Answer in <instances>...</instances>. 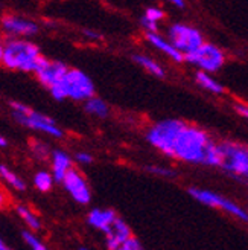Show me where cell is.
Masks as SVG:
<instances>
[{"label": "cell", "mask_w": 248, "mask_h": 250, "mask_svg": "<svg viewBox=\"0 0 248 250\" xmlns=\"http://www.w3.org/2000/svg\"><path fill=\"white\" fill-rule=\"evenodd\" d=\"M171 159H177L191 165L221 167L219 145L206 130L188 122L177 134Z\"/></svg>", "instance_id": "1"}, {"label": "cell", "mask_w": 248, "mask_h": 250, "mask_svg": "<svg viewBox=\"0 0 248 250\" xmlns=\"http://www.w3.org/2000/svg\"><path fill=\"white\" fill-rule=\"evenodd\" d=\"M41 58L40 47L21 39H8L3 46L2 64L11 70L35 72Z\"/></svg>", "instance_id": "2"}, {"label": "cell", "mask_w": 248, "mask_h": 250, "mask_svg": "<svg viewBox=\"0 0 248 250\" xmlns=\"http://www.w3.org/2000/svg\"><path fill=\"white\" fill-rule=\"evenodd\" d=\"M52 98L57 101L73 99V101H89L95 96V84L87 73L79 69H69L66 77L52 89H49Z\"/></svg>", "instance_id": "3"}, {"label": "cell", "mask_w": 248, "mask_h": 250, "mask_svg": "<svg viewBox=\"0 0 248 250\" xmlns=\"http://www.w3.org/2000/svg\"><path fill=\"white\" fill-rule=\"evenodd\" d=\"M9 105L12 108V116H14V119L19 124L24 125L26 128L44 133L47 136L55 137V139H59V137L64 136V131L58 127V124L52 118L40 113V111L32 110L31 107L24 105L23 103L11 101Z\"/></svg>", "instance_id": "4"}, {"label": "cell", "mask_w": 248, "mask_h": 250, "mask_svg": "<svg viewBox=\"0 0 248 250\" xmlns=\"http://www.w3.org/2000/svg\"><path fill=\"white\" fill-rule=\"evenodd\" d=\"M221 167L233 177L248 180V145L233 141L219 142Z\"/></svg>", "instance_id": "5"}, {"label": "cell", "mask_w": 248, "mask_h": 250, "mask_svg": "<svg viewBox=\"0 0 248 250\" xmlns=\"http://www.w3.org/2000/svg\"><path fill=\"white\" fill-rule=\"evenodd\" d=\"M186 122L181 119H163L153 124L146 130V141L155 149L168 157H172V148L175 144L177 134Z\"/></svg>", "instance_id": "6"}, {"label": "cell", "mask_w": 248, "mask_h": 250, "mask_svg": "<svg viewBox=\"0 0 248 250\" xmlns=\"http://www.w3.org/2000/svg\"><path fill=\"white\" fill-rule=\"evenodd\" d=\"M189 195L193 197L196 202H200L201 205L219 209V210L226 212V214H230L241 221H248V212L241 205L234 203L233 200H230L224 195L216 194V192L209 191V189H201V188H191Z\"/></svg>", "instance_id": "7"}, {"label": "cell", "mask_w": 248, "mask_h": 250, "mask_svg": "<svg viewBox=\"0 0 248 250\" xmlns=\"http://www.w3.org/2000/svg\"><path fill=\"white\" fill-rule=\"evenodd\" d=\"M168 40L173 47L180 51L184 57L195 52L198 47L204 44L203 34L196 28L186 23H173L168 29Z\"/></svg>", "instance_id": "8"}, {"label": "cell", "mask_w": 248, "mask_h": 250, "mask_svg": "<svg viewBox=\"0 0 248 250\" xmlns=\"http://www.w3.org/2000/svg\"><path fill=\"white\" fill-rule=\"evenodd\" d=\"M184 61H188L189 64L195 66L198 72H206L209 75H212L221 70V67L224 66L226 55L222 52V49H219L216 44L204 43L195 52L186 55Z\"/></svg>", "instance_id": "9"}, {"label": "cell", "mask_w": 248, "mask_h": 250, "mask_svg": "<svg viewBox=\"0 0 248 250\" xmlns=\"http://www.w3.org/2000/svg\"><path fill=\"white\" fill-rule=\"evenodd\" d=\"M69 72V67L61 61H52L41 55L38 60V64L35 69L37 80H38L44 87L47 89H52L54 85H57L61 80L66 77V73Z\"/></svg>", "instance_id": "10"}, {"label": "cell", "mask_w": 248, "mask_h": 250, "mask_svg": "<svg viewBox=\"0 0 248 250\" xmlns=\"http://www.w3.org/2000/svg\"><path fill=\"white\" fill-rule=\"evenodd\" d=\"M63 186L76 203H79V205L90 203V200H92L90 186L78 169L73 168L67 172V176L63 180Z\"/></svg>", "instance_id": "11"}, {"label": "cell", "mask_w": 248, "mask_h": 250, "mask_svg": "<svg viewBox=\"0 0 248 250\" xmlns=\"http://www.w3.org/2000/svg\"><path fill=\"white\" fill-rule=\"evenodd\" d=\"M0 26L2 29L11 35L12 39H19V37H32L38 32V24L35 21L20 17L16 14H6L0 19Z\"/></svg>", "instance_id": "12"}, {"label": "cell", "mask_w": 248, "mask_h": 250, "mask_svg": "<svg viewBox=\"0 0 248 250\" xmlns=\"http://www.w3.org/2000/svg\"><path fill=\"white\" fill-rule=\"evenodd\" d=\"M117 220V214L113 209H92L87 215V223L90 224L92 228L104 232L105 235H108L113 229V224Z\"/></svg>", "instance_id": "13"}, {"label": "cell", "mask_w": 248, "mask_h": 250, "mask_svg": "<svg viewBox=\"0 0 248 250\" xmlns=\"http://www.w3.org/2000/svg\"><path fill=\"white\" fill-rule=\"evenodd\" d=\"M131 236H133V233H131V229L128 228V224L120 217H117L111 232L108 235H105V246L108 250H119L131 238Z\"/></svg>", "instance_id": "14"}, {"label": "cell", "mask_w": 248, "mask_h": 250, "mask_svg": "<svg viewBox=\"0 0 248 250\" xmlns=\"http://www.w3.org/2000/svg\"><path fill=\"white\" fill-rule=\"evenodd\" d=\"M52 176L55 179V182H61L63 183L64 177L67 176V172L70 169H73V164H72V157L63 151V149H55L52 153Z\"/></svg>", "instance_id": "15"}, {"label": "cell", "mask_w": 248, "mask_h": 250, "mask_svg": "<svg viewBox=\"0 0 248 250\" xmlns=\"http://www.w3.org/2000/svg\"><path fill=\"white\" fill-rule=\"evenodd\" d=\"M145 37H146V42L150 43V44H153L157 51H160V52H163L166 57H169L171 60H173V61H177V62H181V61H184V55L180 52V51H177L175 47H173V44L168 40V39H165V37H162L160 34H145Z\"/></svg>", "instance_id": "16"}, {"label": "cell", "mask_w": 248, "mask_h": 250, "mask_svg": "<svg viewBox=\"0 0 248 250\" xmlns=\"http://www.w3.org/2000/svg\"><path fill=\"white\" fill-rule=\"evenodd\" d=\"M133 60L137 62L139 66H142L148 73L154 75V77H157V78H165V75H166L165 69L160 66L154 58L148 57V55H143V54H135L133 57Z\"/></svg>", "instance_id": "17"}, {"label": "cell", "mask_w": 248, "mask_h": 250, "mask_svg": "<svg viewBox=\"0 0 248 250\" xmlns=\"http://www.w3.org/2000/svg\"><path fill=\"white\" fill-rule=\"evenodd\" d=\"M195 81L198 85H201L204 90L213 93V95H222L226 90L224 87H222V84H219L212 75H209L206 72H196L195 75Z\"/></svg>", "instance_id": "18"}, {"label": "cell", "mask_w": 248, "mask_h": 250, "mask_svg": "<svg viewBox=\"0 0 248 250\" xmlns=\"http://www.w3.org/2000/svg\"><path fill=\"white\" fill-rule=\"evenodd\" d=\"M84 110L87 111L89 115L95 116V118H107L108 113H110V107L108 104L104 101V99L97 98V96H93L90 98L89 101L84 103Z\"/></svg>", "instance_id": "19"}, {"label": "cell", "mask_w": 248, "mask_h": 250, "mask_svg": "<svg viewBox=\"0 0 248 250\" xmlns=\"http://www.w3.org/2000/svg\"><path fill=\"white\" fill-rule=\"evenodd\" d=\"M16 212L19 214V217L26 223V226L35 233V232H38L40 229H41V221H40V218L37 217V214L32 210V209H29L28 206H24V205H19L17 208H16Z\"/></svg>", "instance_id": "20"}, {"label": "cell", "mask_w": 248, "mask_h": 250, "mask_svg": "<svg viewBox=\"0 0 248 250\" xmlns=\"http://www.w3.org/2000/svg\"><path fill=\"white\" fill-rule=\"evenodd\" d=\"M0 179L8 186L14 188L17 191H26V183H24V180L20 176H17L12 169H9L6 165H0Z\"/></svg>", "instance_id": "21"}, {"label": "cell", "mask_w": 248, "mask_h": 250, "mask_svg": "<svg viewBox=\"0 0 248 250\" xmlns=\"http://www.w3.org/2000/svg\"><path fill=\"white\" fill-rule=\"evenodd\" d=\"M54 182H55V179L52 176V172H49V171H38V172H35V176H34V186L40 192L51 191L54 186Z\"/></svg>", "instance_id": "22"}, {"label": "cell", "mask_w": 248, "mask_h": 250, "mask_svg": "<svg viewBox=\"0 0 248 250\" xmlns=\"http://www.w3.org/2000/svg\"><path fill=\"white\" fill-rule=\"evenodd\" d=\"M21 236H23L24 243H26V244L31 247V250H51V249H49V247L38 238V236H35L34 232L23 230V232H21Z\"/></svg>", "instance_id": "23"}, {"label": "cell", "mask_w": 248, "mask_h": 250, "mask_svg": "<svg viewBox=\"0 0 248 250\" xmlns=\"http://www.w3.org/2000/svg\"><path fill=\"white\" fill-rule=\"evenodd\" d=\"M143 17H146L148 20H151L154 23H158L160 20L165 19V11L162 8H157V6H151L145 11Z\"/></svg>", "instance_id": "24"}, {"label": "cell", "mask_w": 248, "mask_h": 250, "mask_svg": "<svg viewBox=\"0 0 248 250\" xmlns=\"http://www.w3.org/2000/svg\"><path fill=\"white\" fill-rule=\"evenodd\" d=\"M148 171L154 176H158V177H173L175 176V172H173L171 168H166V167H157V165H151L148 167Z\"/></svg>", "instance_id": "25"}, {"label": "cell", "mask_w": 248, "mask_h": 250, "mask_svg": "<svg viewBox=\"0 0 248 250\" xmlns=\"http://www.w3.org/2000/svg\"><path fill=\"white\" fill-rule=\"evenodd\" d=\"M140 24H142V28L146 31V34H157V31H158V23L148 20L146 17L140 19Z\"/></svg>", "instance_id": "26"}, {"label": "cell", "mask_w": 248, "mask_h": 250, "mask_svg": "<svg viewBox=\"0 0 248 250\" xmlns=\"http://www.w3.org/2000/svg\"><path fill=\"white\" fill-rule=\"evenodd\" d=\"M75 160L81 165H90V164H93V156L87 151H78L75 154Z\"/></svg>", "instance_id": "27"}, {"label": "cell", "mask_w": 248, "mask_h": 250, "mask_svg": "<svg viewBox=\"0 0 248 250\" xmlns=\"http://www.w3.org/2000/svg\"><path fill=\"white\" fill-rule=\"evenodd\" d=\"M119 250H143V247H142L140 241L135 238V236H131V238L125 244H123Z\"/></svg>", "instance_id": "28"}, {"label": "cell", "mask_w": 248, "mask_h": 250, "mask_svg": "<svg viewBox=\"0 0 248 250\" xmlns=\"http://www.w3.org/2000/svg\"><path fill=\"white\" fill-rule=\"evenodd\" d=\"M34 153L38 154L40 157H46L47 156V146L44 144H40V142H35L34 144Z\"/></svg>", "instance_id": "29"}, {"label": "cell", "mask_w": 248, "mask_h": 250, "mask_svg": "<svg viewBox=\"0 0 248 250\" xmlns=\"http://www.w3.org/2000/svg\"><path fill=\"white\" fill-rule=\"evenodd\" d=\"M234 110H236V113H238L239 116H242L244 119H248V105H247V104L238 103L236 105H234Z\"/></svg>", "instance_id": "30"}, {"label": "cell", "mask_w": 248, "mask_h": 250, "mask_svg": "<svg viewBox=\"0 0 248 250\" xmlns=\"http://www.w3.org/2000/svg\"><path fill=\"white\" fill-rule=\"evenodd\" d=\"M84 34H85L87 37H89V39H101V35L96 34V32H93V31H89V29H85Z\"/></svg>", "instance_id": "31"}, {"label": "cell", "mask_w": 248, "mask_h": 250, "mask_svg": "<svg viewBox=\"0 0 248 250\" xmlns=\"http://www.w3.org/2000/svg\"><path fill=\"white\" fill-rule=\"evenodd\" d=\"M5 203H6V195H5V192L2 189H0V210L3 209Z\"/></svg>", "instance_id": "32"}, {"label": "cell", "mask_w": 248, "mask_h": 250, "mask_svg": "<svg viewBox=\"0 0 248 250\" xmlns=\"http://www.w3.org/2000/svg\"><path fill=\"white\" fill-rule=\"evenodd\" d=\"M173 6H177V8H180V9H183L186 5H184V2H183V0H172V2H171Z\"/></svg>", "instance_id": "33"}, {"label": "cell", "mask_w": 248, "mask_h": 250, "mask_svg": "<svg viewBox=\"0 0 248 250\" xmlns=\"http://www.w3.org/2000/svg\"><path fill=\"white\" fill-rule=\"evenodd\" d=\"M6 145H8V141L5 139L2 134H0V148H5Z\"/></svg>", "instance_id": "34"}, {"label": "cell", "mask_w": 248, "mask_h": 250, "mask_svg": "<svg viewBox=\"0 0 248 250\" xmlns=\"http://www.w3.org/2000/svg\"><path fill=\"white\" fill-rule=\"evenodd\" d=\"M0 250H11V249H9V247L2 241V238H0Z\"/></svg>", "instance_id": "35"}, {"label": "cell", "mask_w": 248, "mask_h": 250, "mask_svg": "<svg viewBox=\"0 0 248 250\" xmlns=\"http://www.w3.org/2000/svg\"><path fill=\"white\" fill-rule=\"evenodd\" d=\"M3 46H5V43L2 42V39H0V60H2V55H3Z\"/></svg>", "instance_id": "36"}, {"label": "cell", "mask_w": 248, "mask_h": 250, "mask_svg": "<svg viewBox=\"0 0 248 250\" xmlns=\"http://www.w3.org/2000/svg\"><path fill=\"white\" fill-rule=\"evenodd\" d=\"M79 250H90V249H87V247H79Z\"/></svg>", "instance_id": "37"}]
</instances>
